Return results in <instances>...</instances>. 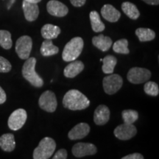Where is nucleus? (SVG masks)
<instances>
[{"instance_id":"obj_1","label":"nucleus","mask_w":159,"mask_h":159,"mask_svg":"<svg viewBox=\"0 0 159 159\" xmlns=\"http://www.w3.org/2000/svg\"><path fill=\"white\" fill-rule=\"evenodd\" d=\"M63 107L71 111H80L90 105V101L83 93L76 89H71L66 93L63 99Z\"/></svg>"},{"instance_id":"obj_2","label":"nucleus","mask_w":159,"mask_h":159,"mask_svg":"<svg viewBox=\"0 0 159 159\" xmlns=\"http://www.w3.org/2000/svg\"><path fill=\"white\" fill-rule=\"evenodd\" d=\"M36 62V59L33 57L26 60V62L24 63L22 67V75L24 78L27 80L32 85L37 88H41L43 86V81L35 71Z\"/></svg>"},{"instance_id":"obj_3","label":"nucleus","mask_w":159,"mask_h":159,"mask_svg":"<svg viewBox=\"0 0 159 159\" xmlns=\"http://www.w3.org/2000/svg\"><path fill=\"white\" fill-rule=\"evenodd\" d=\"M84 41L82 38L75 37L66 44L62 53V58L66 62L75 61L82 52Z\"/></svg>"},{"instance_id":"obj_4","label":"nucleus","mask_w":159,"mask_h":159,"mask_svg":"<svg viewBox=\"0 0 159 159\" xmlns=\"http://www.w3.org/2000/svg\"><path fill=\"white\" fill-rule=\"evenodd\" d=\"M55 149L56 143L54 139L45 137L41 139L39 146L34 150L33 158L34 159H48L52 156Z\"/></svg>"},{"instance_id":"obj_5","label":"nucleus","mask_w":159,"mask_h":159,"mask_svg":"<svg viewBox=\"0 0 159 159\" xmlns=\"http://www.w3.org/2000/svg\"><path fill=\"white\" fill-rule=\"evenodd\" d=\"M123 80L120 75L116 74L109 75L102 80L103 89L107 94L112 95L116 94L122 88Z\"/></svg>"},{"instance_id":"obj_6","label":"nucleus","mask_w":159,"mask_h":159,"mask_svg":"<svg viewBox=\"0 0 159 159\" xmlns=\"http://www.w3.org/2000/svg\"><path fill=\"white\" fill-rule=\"evenodd\" d=\"M151 77V72L150 70L141 68V67H134L129 70L127 78L128 81L134 84H141L148 81Z\"/></svg>"},{"instance_id":"obj_7","label":"nucleus","mask_w":159,"mask_h":159,"mask_svg":"<svg viewBox=\"0 0 159 159\" xmlns=\"http://www.w3.org/2000/svg\"><path fill=\"white\" fill-rule=\"evenodd\" d=\"M32 47H33V41L28 35H23L18 39L16 43V52L19 58L27 60L30 57Z\"/></svg>"},{"instance_id":"obj_8","label":"nucleus","mask_w":159,"mask_h":159,"mask_svg":"<svg viewBox=\"0 0 159 159\" xmlns=\"http://www.w3.org/2000/svg\"><path fill=\"white\" fill-rule=\"evenodd\" d=\"M39 105L40 108L47 112H55L57 106V99L55 93L51 91H44L39 99Z\"/></svg>"},{"instance_id":"obj_9","label":"nucleus","mask_w":159,"mask_h":159,"mask_svg":"<svg viewBox=\"0 0 159 159\" xmlns=\"http://www.w3.org/2000/svg\"><path fill=\"white\" fill-rule=\"evenodd\" d=\"M27 119V111L25 109L19 108L13 111L9 116L7 125L12 130H19L24 126Z\"/></svg>"},{"instance_id":"obj_10","label":"nucleus","mask_w":159,"mask_h":159,"mask_svg":"<svg viewBox=\"0 0 159 159\" xmlns=\"http://www.w3.org/2000/svg\"><path fill=\"white\" fill-rule=\"evenodd\" d=\"M71 152L77 158H83L87 156L95 155L97 152V149L94 144L91 143L80 142L73 146Z\"/></svg>"},{"instance_id":"obj_11","label":"nucleus","mask_w":159,"mask_h":159,"mask_svg":"<svg viewBox=\"0 0 159 159\" xmlns=\"http://www.w3.org/2000/svg\"><path fill=\"white\" fill-rule=\"evenodd\" d=\"M114 136L119 140L126 141L132 139L137 134L136 128L133 124L124 123L117 126L114 131Z\"/></svg>"},{"instance_id":"obj_12","label":"nucleus","mask_w":159,"mask_h":159,"mask_svg":"<svg viewBox=\"0 0 159 159\" xmlns=\"http://www.w3.org/2000/svg\"><path fill=\"white\" fill-rule=\"evenodd\" d=\"M47 10L49 14L56 17H63L69 13L67 6L57 0L49 1L47 4Z\"/></svg>"},{"instance_id":"obj_13","label":"nucleus","mask_w":159,"mask_h":159,"mask_svg":"<svg viewBox=\"0 0 159 159\" xmlns=\"http://www.w3.org/2000/svg\"><path fill=\"white\" fill-rule=\"evenodd\" d=\"M90 132V126L87 123H79L69 131L68 137L71 140H78L85 138Z\"/></svg>"},{"instance_id":"obj_14","label":"nucleus","mask_w":159,"mask_h":159,"mask_svg":"<svg viewBox=\"0 0 159 159\" xmlns=\"http://www.w3.org/2000/svg\"><path fill=\"white\" fill-rule=\"evenodd\" d=\"M110 119V110L106 105H100L95 109L94 121L97 125H104Z\"/></svg>"},{"instance_id":"obj_15","label":"nucleus","mask_w":159,"mask_h":159,"mask_svg":"<svg viewBox=\"0 0 159 159\" xmlns=\"http://www.w3.org/2000/svg\"><path fill=\"white\" fill-rule=\"evenodd\" d=\"M24 14L27 21H34L39 15V7L37 4L30 3L24 0L22 2Z\"/></svg>"},{"instance_id":"obj_16","label":"nucleus","mask_w":159,"mask_h":159,"mask_svg":"<svg viewBox=\"0 0 159 159\" xmlns=\"http://www.w3.org/2000/svg\"><path fill=\"white\" fill-rule=\"evenodd\" d=\"M84 63L81 61H71L63 70L64 76L67 78H74L81 73L84 69Z\"/></svg>"},{"instance_id":"obj_17","label":"nucleus","mask_w":159,"mask_h":159,"mask_svg":"<svg viewBox=\"0 0 159 159\" xmlns=\"http://www.w3.org/2000/svg\"><path fill=\"white\" fill-rule=\"evenodd\" d=\"M101 15L109 22H116L121 17V13L113 5L106 4L101 9Z\"/></svg>"},{"instance_id":"obj_18","label":"nucleus","mask_w":159,"mask_h":159,"mask_svg":"<svg viewBox=\"0 0 159 159\" xmlns=\"http://www.w3.org/2000/svg\"><path fill=\"white\" fill-rule=\"evenodd\" d=\"M92 43L99 50L106 52L111 48L113 44V41L110 37L105 36L104 35L100 34L97 36L93 37Z\"/></svg>"},{"instance_id":"obj_19","label":"nucleus","mask_w":159,"mask_h":159,"mask_svg":"<svg viewBox=\"0 0 159 159\" xmlns=\"http://www.w3.org/2000/svg\"><path fill=\"white\" fill-rule=\"evenodd\" d=\"M61 32V30L59 27L51 25V24H47L43 25L41 30L42 37L43 39L48 40L57 39Z\"/></svg>"},{"instance_id":"obj_20","label":"nucleus","mask_w":159,"mask_h":159,"mask_svg":"<svg viewBox=\"0 0 159 159\" xmlns=\"http://www.w3.org/2000/svg\"><path fill=\"white\" fill-rule=\"evenodd\" d=\"M0 148L5 152H12L16 148V142L13 134H5L0 137Z\"/></svg>"},{"instance_id":"obj_21","label":"nucleus","mask_w":159,"mask_h":159,"mask_svg":"<svg viewBox=\"0 0 159 159\" xmlns=\"http://www.w3.org/2000/svg\"><path fill=\"white\" fill-rule=\"evenodd\" d=\"M40 52H41V54L44 57L52 56V55H55L58 53L59 48L53 44L52 40L46 39L45 41H43L42 44H41Z\"/></svg>"},{"instance_id":"obj_22","label":"nucleus","mask_w":159,"mask_h":159,"mask_svg":"<svg viewBox=\"0 0 159 159\" xmlns=\"http://www.w3.org/2000/svg\"><path fill=\"white\" fill-rule=\"evenodd\" d=\"M122 10L127 16L130 19L136 20L140 16V12L134 4L130 2H125L122 4Z\"/></svg>"},{"instance_id":"obj_23","label":"nucleus","mask_w":159,"mask_h":159,"mask_svg":"<svg viewBox=\"0 0 159 159\" xmlns=\"http://www.w3.org/2000/svg\"><path fill=\"white\" fill-rule=\"evenodd\" d=\"M90 17V21L91 25V28L95 33H100L104 30L105 27L104 23L101 21L99 14L97 11H91L89 14Z\"/></svg>"},{"instance_id":"obj_24","label":"nucleus","mask_w":159,"mask_h":159,"mask_svg":"<svg viewBox=\"0 0 159 159\" xmlns=\"http://www.w3.org/2000/svg\"><path fill=\"white\" fill-rule=\"evenodd\" d=\"M136 35L141 42L152 41L156 38V33L152 30L140 27L136 30Z\"/></svg>"},{"instance_id":"obj_25","label":"nucleus","mask_w":159,"mask_h":159,"mask_svg":"<svg viewBox=\"0 0 159 159\" xmlns=\"http://www.w3.org/2000/svg\"><path fill=\"white\" fill-rule=\"evenodd\" d=\"M102 70L105 74H112L117 63V59L113 55H107L102 59Z\"/></svg>"},{"instance_id":"obj_26","label":"nucleus","mask_w":159,"mask_h":159,"mask_svg":"<svg viewBox=\"0 0 159 159\" xmlns=\"http://www.w3.org/2000/svg\"><path fill=\"white\" fill-rule=\"evenodd\" d=\"M128 41L127 39H120L116 41L113 44V50L114 52L118 54L128 55L130 53V50L128 49Z\"/></svg>"},{"instance_id":"obj_27","label":"nucleus","mask_w":159,"mask_h":159,"mask_svg":"<svg viewBox=\"0 0 159 159\" xmlns=\"http://www.w3.org/2000/svg\"><path fill=\"white\" fill-rule=\"evenodd\" d=\"M13 45L11 34L9 31L0 30V46L5 49H10Z\"/></svg>"},{"instance_id":"obj_28","label":"nucleus","mask_w":159,"mask_h":159,"mask_svg":"<svg viewBox=\"0 0 159 159\" xmlns=\"http://www.w3.org/2000/svg\"><path fill=\"white\" fill-rule=\"evenodd\" d=\"M124 123L134 124L139 119V113L135 110H124L122 112Z\"/></svg>"},{"instance_id":"obj_29","label":"nucleus","mask_w":159,"mask_h":159,"mask_svg":"<svg viewBox=\"0 0 159 159\" xmlns=\"http://www.w3.org/2000/svg\"><path fill=\"white\" fill-rule=\"evenodd\" d=\"M144 91L147 94L150 95V96H158L159 94L158 85L156 83L152 82V81H147L144 84Z\"/></svg>"},{"instance_id":"obj_30","label":"nucleus","mask_w":159,"mask_h":159,"mask_svg":"<svg viewBox=\"0 0 159 159\" xmlns=\"http://www.w3.org/2000/svg\"><path fill=\"white\" fill-rule=\"evenodd\" d=\"M12 66L11 63L5 57L0 56V72L7 73L11 70Z\"/></svg>"},{"instance_id":"obj_31","label":"nucleus","mask_w":159,"mask_h":159,"mask_svg":"<svg viewBox=\"0 0 159 159\" xmlns=\"http://www.w3.org/2000/svg\"><path fill=\"white\" fill-rule=\"evenodd\" d=\"M68 154H67V151L65 149H61L56 153L55 154V156L52 157L53 159H66Z\"/></svg>"},{"instance_id":"obj_32","label":"nucleus","mask_w":159,"mask_h":159,"mask_svg":"<svg viewBox=\"0 0 159 159\" xmlns=\"http://www.w3.org/2000/svg\"><path fill=\"white\" fill-rule=\"evenodd\" d=\"M122 159H144V156L140 153H133L128 155V156L122 157Z\"/></svg>"},{"instance_id":"obj_33","label":"nucleus","mask_w":159,"mask_h":159,"mask_svg":"<svg viewBox=\"0 0 159 159\" xmlns=\"http://www.w3.org/2000/svg\"><path fill=\"white\" fill-rule=\"evenodd\" d=\"M70 2L74 7H80L85 5L86 0H70Z\"/></svg>"},{"instance_id":"obj_34","label":"nucleus","mask_w":159,"mask_h":159,"mask_svg":"<svg viewBox=\"0 0 159 159\" xmlns=\"http://www.w3.org/2000/svg\"><path fill=\"white\" fill-rule=\"evenodd\" d=\"M6 99H7V96H6L5 91L0 86V105L5 103Z\"/></svg>"},{"instance_id":"obj_35","label":"nucleus","mask_w":159,"mask_h":159,"mask_svg":"<svg viewBox=\"0 0 159 159\" xmlns=\"http://www.w3.org/2000/svg\"><path fill=\"white\" fill-rule=\"evenodd\" d=\"M142 1L150 5H158L159 4V0H142Z\"/></svg>"},{"instance_id":"obj_36","label":"nucleus","mask_w":159,"mask_h":159,"mask_svg":"<svg viewBox=\"0 0 159 159\" xmlns=\"http://www.w3.org/2000/svg\"><path fill=\"white\" fill-rule=\"evenodd\" d=\"M25 1L28 2H30V3H35V4H37V3L40 2H41V0H25Z\"/></svg>"}]
</instances>
